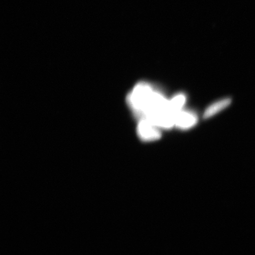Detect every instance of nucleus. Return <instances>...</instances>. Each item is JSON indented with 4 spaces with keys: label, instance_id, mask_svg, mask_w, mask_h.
Returning <instances> with one entry per match:
<instances>
[{
    "label": "nucleus",
    "instance_id": "obj_1",
    "mask_svg": "<svg viewBox=\"0 0 255 255\" xmlns=\"http://www.w3.org/2000/svg\"><path fill=\"white\" fill-rule=\"evenodd\" d=\"M152 83H137L127 96L128 105L138 119L168 110V100Z\"/></svg>",
    "mask_w": 255,
    "mask_h": 255
},
{
    "label": "nucleus",
    "instance_id": "obj_5",
    "mask_svg": "<svg viewBox=\"0 0 255 255\" xmlns=\"http://www.w3.org/2000/svg\"><path fill=\"white\" fill-rule=\"evenodd\" d=\"M187 100L186 95L184 93H178L175 95L171 100H168V111L169 113L173 115L183 110Z\"/></svg>",
    "mask_w": 255,
    "mask_h": 255
},
{
    "label": "nucleus",
    "instance_id": "obj_4",
    "mask_svg": "<svg viewBox=\"0 0 255 255\" xmlns=\"http://www.w3.org/2000/svg\"><path fill=\"white\" fill-rule=\"evenodd\" d=\"M231 98H226L210 105V106L207 108L205 113H204V119H209L210 118L215 116V115L227 108L231 104Z\"/></svg>",
    "mask_w": 255,
    "mask_h": 255
},
{
    "label": "nucleus",
    "instance_id": "obj_3",
    "mask_svg": "<svg viewBox=\"0 0 255 255\" xmlns=\"http://www.w3.org/2000/svg\"><path fill=\"white\" fill-rule=\"evenodd\" d=\"M198 118L193 112L181 110L174 116V126L178 128L187 130L196 125Z\"/></svg>",
    "mask_w": 255,
    "mask_h": 255
},
{
    "label": "nucleus",
    "instance_id": "obj_2",
    "mask_svg": "<svg viewBox=\"0 0 255 255\" xmlns=\"http://www.w3.org/2000/svg\"><path fill=\"white\" fill-rule=\"evenodd\" d=\"M136 129L137 135L142 141H155L161 137V129L145 119H139Z\"/></svg>",
    "mask_w": 255,
    "mask_h": 255
}]
</instances>
